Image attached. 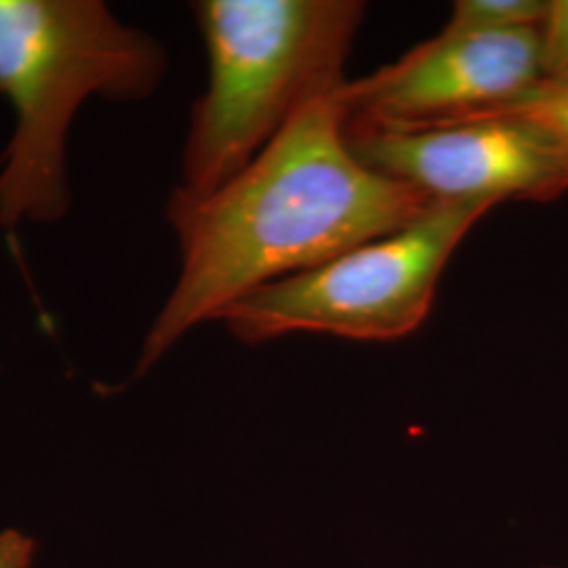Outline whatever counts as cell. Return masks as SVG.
<instances>
[{
  "label": "cell",
  "mask_w": 568,
  "mask_h": 568,
  "mask_svg": "<svg viewBox=\"0 0 568 568\" xmlns=\"http://www.w3.org/2000/svg\"><path fill=\"white\" fill-rule=\"evenodd\" d=\"M166 68L161 41L103 0H0V95L16 114L0 154V227L61 222L72 206L68 138L82 103L148 100Z\"/></svg>",
  "instance_id": "cell-2"
},
{
  "label": "cell",
  "mask_w": 568,
  "mask_h": 568,
  "mask_svg": "<svg viewBox=\"0 0 568 568\" xmlns=\"http://www.w3.org/2000/svg\"><path fill=\"white\" fill-rule=\"evenodd\" d=\"M490 209L495 204L476 201L434 204L389 236L255 288L220 321L246 345L293 333L403 339L424 325L448 260Z\"/></svg>",
  "instance_id": "cell-4"
},
{
  "label": "cell",
  "mask_w": 568,
  "mask_h": 568,
  "mask_svg": "<svg viewBox=\"0 0 568 568\" xmlns=\"http://www.w3.org/2000/svg\"><path fill=\"white\" fill-rule=\"evenodd\" d=\"M548 0H459L453 4L447 32H508L539 28Z\"/></svg>",
  "instance_id": "cell-7"
},
{
  "label": "cell",
  "mask_w": 568,
  "mask_h": 568,
  "mask_svg": "<svg viewBox=\"0 0 568 568\" xmlns=\"http://www.w3.org/2000/svg\"><path fill=\"white\" fill-rule=\"evenodd\" d=\"M194 16L209 82L190 112L175 190L206 196L236 178L300 108L344 84L365 2L201 0Z\"/></svg>",
  "instance_id": "cell-3"
},
{
  "label": "cell",
  "mask_w": 568,
  "mask_h": 568,
  "mask_svg": "<svg viewBox=\"0 0 568 568\" xmlns=\"http://www.w3.org/2000/svg\"><path fill=\"white\" fill-rule=\"evenodd\" d=\"M339 89L300 108L220 190L171 192L166 222L180 244V274L145 333L138 377L255 288L389 236L438 204L356 156Z\"/></svg>",
  "instance_id": "cell-1"
},
{
  "label": "cell",
  "mask_w": 568,
  "mask_h": 568,
  "mask_svg": "<svg viewBox=\"0 0 568 568\" xmlns=\"http://www.w3.org/2000/svg\"><path fill=\"white\" fill-rule=\"evenodd\" d=\"M483 114H509V116H518V119L537 124L539 129H544L548 133L554 142L560 145V150L568 159V87L539 82L532 89H528L527 93H523L520 98L495 105V108H488L485 112H478L471 116H483ZM471 116H466V119H471Z\"/></svg>",
  "instance_id": "cell-8"
},
{
  "label": "cell",
  "mask_w": 568,
  "mask_h": 568,
  "mask_svg": "<svg viewBox=\"0 0 568 568\" xmlns=\"http://www.w3.org/2000/svg\"><path fill=\"white\" fill-rule=\"evenodd\" d=\"M39 546L21 528L0 530V568H34Z\"/></svg>",
  "instance_id": "cell-10"
},
{
  "label": "cell",
  "mask_w": 568,
  "mask_h": 568,
  "mask_svg": "<svg viewBox=\"0 0 568 568\" xmlns=\"http://www.w3.org/2000/svg\"><path fill=\"white\" fill-rule=\"evenodd\" d=\"M541 82L539 28L447 32L337 91L345 126L413 129L462 121Z\"/></svg>",
  "instance_id": "cell-6"
},
{
  "label": "cell",
  "mask_w": 568,
  "mask_h": 568,
  "mask_svg": "<svg viewBox=\"0 0 568 568\" xmlns=\"http://www.w3.org/2000/svg\"><path fill=\"white\" fill-rule=\"evenodd\" d=\"M356 156L434 203H546L568 192V159L537 124L483 114L413 129L345 126Z\"/></svg>",
  "instance_id": "cell-5"
},
{
  "label": "cell",
  "mask_w": 568,
  "mask_h": 568,
  "mask_svg": "<svg viewBox=\"0 0 568 568\" xmlns=\"http://www.w3.org/2000/svg\"><path fill=\"white\" fill-rule=\"evenodd\" d=\"M541 82L568 87V0H548V13L539 26Z\"/></svg>",
  "instance_id": "cell-9"
}]
</instances>
